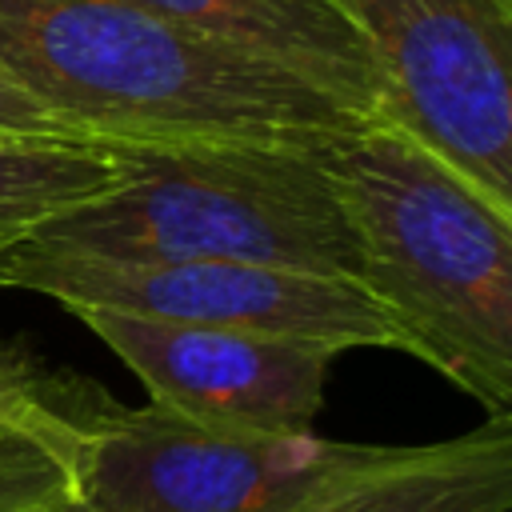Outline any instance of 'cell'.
Listing matches in <instances>:
<instances>
[{"label":"cell","instance_id":"obj_1","mask_svg":"<svg viewBox=\"0 0 512 512\" xmlns=\"http://www.w3.org/2000/svg\"><path fill=\"white\" fill-rule=\"evenodd\" d=\"M0 76L96 140L320 144L364 124L320 88L132 0H0Z\"/></svg>","mask_w":512,"mask_h":512},{"label":"cell","instance_id":"obj_2","mask_svg":"<svg viewBox=\"0 0 512 512\" xmlns=\"http://www.w3.org/2000/svg\"><path fill=\"white\" fill-rule=\"evenodd\" d=\"M312 152L352 224L364 292L408 332L416 360L488 416H512V216L388 120Z\"/></svg>","mask_w":512,"mask_h":512},{"label":"cell","instance_id":"obj_3","mask_svg":"<svg viewBox=\"0 0 512 512\" xmlns=\"http://www.w3.org/2000/svg\"><path fill=\"white\" fill-rule=\"evenodd\" d=\"M312 148L124 140V180L48 220L20 248L108 260L264 264L360 284L352 224Z\"/></svg>","mask_w":512,"mask_h":512},{"label":"cell","instance_id":"obj_4","mask_svg":"<svg viewBox=\"0 0 512 512\" xmlns=\"http://www.w3.org/2000/svg\"><path fill=\"white\" fill-rule=\"evenodd\" d=\"M364 452L316 432L228 428L104 396L76 444L72 496L88 512H296Z\"/></svg>","mask_w":512,"mask_h":512},{"label":"cell","instance_id":"obj_5","mask_svg":"<svg viewBox=\"0 0 512 512\" xmlns=\"http://www.w3.org/2000/svg\"><path fill=\"white\" fill-rule=\"evenodd\" d=\"M380 76V120L512 216V0H340Z\"/></svg>","mask_w":512,"mask_h":512},{"label":"cell","instance_id":"obj_6","mask_svg":"<svg viewBox=\"0 0 512 512\" xmlns=\"http://www.w3.org/2000/svg\"><path fill=\"white\" fill-rule=\"evenodd\" d=\"M8 288H28L68 312L232 328L320 344L332 352L392 348L416 356L408 332L356 284L264 264L224 260H108L16 248Z\"/></svg>","mask_w":512,"mask_h":512},{"label":"cell","instance_id":"obj_7","mask_svg":"<svg viewBox=\"0 0 512 512\" xmlns=\"http://www.w3.org/2000/svg\"><path fill=\"white\" fill-rule=\"evenodd\" d=\"M72 316L136 372L152 404L228 428L316 432L328 372L340 356L320 344L232 328L140 320L96 308Z\"/></svg>","mask_w":512,"mask_h":512},{"label":"cell","instance_id":"obj_8","mask_svg":"<svg viewBox=\"0 0 512 512\" xmlns=\"http://www.w3.org/2000/svg\"><path fill=\"white\" fill-rule=\"evenodd\" d=\"M176 28L272 64L364 120H380V76L340 0H132Z\"/></svg>","mask_w":512,"mask_h":512},{"label":"cell","instance_id":"obj_9","mask_svg":"<svg viewBox=\"0 0 512 512\" xmlns=\"http://www.w3.org/2000/svg\"><path fill=\"white\" fill-rule=\"evenodd\" d=\"M512 508V416L436 440L368 452L296 512H508Z\"/></svg>","mask_w":512,"mask_h":512},{"label":"cell","instance_id":"obj_10","mask_svg":"<svg viewBox=\"0 0 512 512\" xmlns=\"http://www.w3.org/2000/svg\"><path fill=\"white\" fill-rule=\"evenodd\" d=\"M128 172L124 140L0 132V252L48 220L112 192Z\"/></svg>","mask_w":512,"mask_h":512},{"label":"cell","instance_id":"obj_11","mask_svg":"<svg viewBox=\"0 0 512 512\" xmlns=\"http://www.w3.org/2000/svg\"><path fill=\"white\" fill-rule=\"evenodd\" d=\"M108 392L52 372L36 352L0 340V424L76 432L84 428Z\"/></svg>","mask_w":512,"mask_h":512},{"label":"cell","instance_id":"obj_12","mask_svg":"<svg viewBox=\"0 0 512 512\" xmlns=\"http://www.w3.org/2000/svg\"><path fill=\"white\" fill-rule=\"evenodd\" d=\"M84 428L44 432L0 424V512H32L72 496V460Z\"/></svg>","mask_w":512,"mask_h":512},{"label":"cell","instance_id":"obj_13","mask_svg":"<svg viewBox=\"0 0 512 512\" xmlns=\"http://www.w3.org/2000/svg\"><path fill=\"white\" fill-rule=\"evenodd\" d=\"M0 132H24V136H84L48 108H40L32 96H24L12 80L0 76ZM96 140V136H84Z\"/></svg>","mask_w":512,"mask_h":512},{"label":"cell","instance_id":"obj_14","mask_svg":"<svg viewBox=\"0 0 512 512\" xmlns=\"http://www.w3.org/2000/svg\"><path fill=\"white\" fill-rule=\"evenodd\" d=\"M32 512H88L76 496H60V500H48V504H40V508H32Z\"/></svg>","mask_w":512,"mask_h":512},{"label":"cell","instance_id":"obj_15","mask_svg":"<svg viewBox=\"0 0 512 512\" xmlns=\"http://www.w3.org/2000/svg\"><path fill=\"white\" fill-rule=\"evenodd\" d=\"M12 252H0V288H8V260H12Z\"/></svg>","mask_w":512,"mask_h":512}]
</instances>
